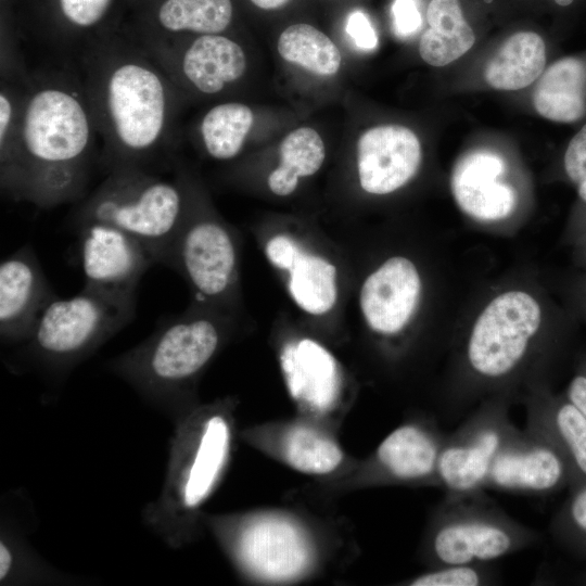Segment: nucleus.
Segmentation results:
<instances>
[{"label":"nucleus","mask_w":586,"mask_h":586,"mask_svg":"<svg viewBox=\"0 0 586 586\" xmlns=\"http://www.w3.org/2000/svg\"><path fill=\"white\" fill-rule=\"evenodd\" d=\"M130 37L157 62L181 93L183 90L204 95L221 93L238 82L247 68L244 49L224 34Z\"/></svg>","instance_id":"9b49d317"},{"label":"nucleus","mask_w":586,"mask_h":586,"mask_svg":"<svg viewBox=\"0 0 586 586\" xmlns=\"http://www.w3.org/2000/svg\"><path fill=\"white\" fill-rule=\"evenodd\" d=\"M417 135L400 125H382L362 132L357 142V170L364 191L390 194L409 182L421 164Z\"/></svg>","instance_id":"6ab92c4d"},{"label":"nucleus","mask_w":586,"mask_h":586,"mask_svg":"<svg viewBox=\"0 0 586 586\" xmlns=\"http://www.w3.org/2000/svg\"><path fill=\"white\" fill-rule=\"evenodd\" d=\"M546 65V47L539 35L519 31L510 36L484 69L486 82L498 90H519L534 82Z\"/></svg>","instance_id":"bb28decb"},{"label":"nucleus","mask_w":586,"mask_h":586,"mask_svg":"<svg viewBox=\"0 0 586 586\" xmlns=\"http://www.w3.org/2000/svg\"><path fill=\"white\" fill-rule=\"evenodd\" d=\"M58 297L29 244L0 264V339L26 343L44 309Z\"/></svg>","instance_id":"dca6fc26"},{"label":"nucleus","mask_w":586,"mask_h":586,"mask_svg":"<svg viewBox=\"0 0 586 586\" xmlns=\"http://www.w3.org/2000/svg\"><path fill=\"white\" fill-rule=\"evenodd\" d=\"M505 160L497 153L476 150L461 156L450 175V191L458 207L469 217L483 222L509 217L517 205L512 186L501 181Z\"/></svg>","instance_id":"aec40b11"},{"label":"nucleus","mask_w":586,"mask_h":586,"mask_svg":"<svg viewBox=\"0 0 586 586\" xmlns=\"http://www.w3.org/2000/svg\"><path fill=\"white\" fill-rule=\"evenodd\" d=\"M571 485L572 473L563 453L527 424L501 448L486 482V488L528 496H547Z\"/></svg>","instance_id":"4468645a"},{"label":"nucleus","mask_w":586,"mask_h":586,"mask_svg":"<svg viewBox=\"0 0 586 586\" xmlns=\"http://www.w3.org/2000/svg\"><path fill=\"white\" fill-rule=\"evenodd\" d=\"M446 434L432 419L415 418L390 432L369 464V480L378 484L438 486L437 462Z\"/></svg>","instance_id":"2eb2a0df"},{"label":"nucleus","mask_w":586,"mask_h":586,"mask_svg":"<svg viewBox=\"0 0 586 586\" xmlns=\"http://www.w3.org/2000/svg\"><path fill=\"white\" fill-rule=\"evenodd\" d=\"M165 267L184 277L200 304L224 300L234 288L238 268L234 239L224 224L192 211L189 190L184 217Z\"/></svg>","instance_id":"f8f14e48"},{"label":"nucleus","mask_w":586,"mask_h":586,"mask_svg":"<svg viewBox=\"0 0 586 586\" xmlns=\"http://www.w3.org/2000/svg\"><path fill=\"white\" fill-rule=\"evenodd\" d=\"M577 193L579 199L586 203V180L577 184Z\"/></svg>","instance_id":"a19ab883"},{"label":"nucleus","mask_w":586,"mask_h":586,"mask_svg":"<svg viewBox=\"0 0 586 586\" xmlns=\"http://www.w3.org/2000/svg\"><path fill=\"white\" fill-rule=\"evenodd\" d=\"M345 30L353 39L355 46L360 50L371 51L377 48V33L368 15L364 11L355 10L348 15Z\"/></svg>","instance_id":"e433bc0d"},{"label":"nucleus","mask_w":586,"mask_h":586,"mask_svg":"<svg viewBox=\"0 0 586 586\" xmlns=\"http://www.w3.org/2000/svg\"><path fill=\"white\" fill-rule=\"evenodd\" d=\"M563 167L568 178L575 184L586 180V124L569 142Z\"/></svg>","instance_id":"f704fd0d"},{"label":"nucleus","mask_w":586,"mask_h":586,"mask_svg":"<svg viewBox=\"0 0 586 586\" xmlns=\"http://www.w3.org/2000/svg\"><path fill=\"white\" fill-rule=\"evenodd\" d=\"M429 28L419 41V53L433 66H445L468 52L475 35L463 16L459 0H431L426 9Z\"/></svg>","instance_id":"a878e982"},{"label":"nucleus","mask_w":586,"mask_h":586,"mask_svg":"<svg viewBox=\"0 0 586 586\" xmlns=\"http://www.w3.org/2000/svg\"><path fill=\"white\" fill-rule=\"evenodd\" d=\"M564 396L586 416V357L570 379Z\"/></svg>","instance_id":"4c0bfd02"},{"label":"nucleus","mask_w":586,"mask_h":586,"mask_svg":"<svg viewBox=\"0 0 586 586\" xmlns=\"http://www.w3.org/2000/svg\"><path fill=\"white\" fill-rule=\"evenodd\" d=\"M539 533L511 518L484 492L446 495L435 510L423 556L433 566L488 564L535 545Z\"/></svg>","instance_id":"1a4fd4ad"},{"label":"nucleus","mask_w":586,"mask_h":586,"mask_svg":"<svg viewBox=\"0 0 586 586\" xmlns=\"http://www.w3.org/2000/svg\"><path fill=\"white\" fill-rule=\"evenodd\" d=\"M268 260L288 272V288L295 304L304 311L321 316L337 300V272L333 264L313 254L292 237L276 234L265 246Z\"/></svg>","instance_id":"412c9836"},{"label":"nucleus","mask_w":586,"mask_h":586,"mask_svg":"<svg viewBox=\"0 0 586 586\" xmlns=\"http://www.w3.org/2000/svg\"><path fill=\"white\" fill-rule=\"evenodd\" d=\"M544 309L528 291L510 289L494 296L473 321L460 354L459 399L485 396L511 399L542 349Z\"/></svg>","instance_id":"39448f33"},{"label":"nucleus","mask_w":586,"mask_h":586,"mask_svg":"<svg viewBox=\"0 0 586 586\" xmlns=\"http://www.w3.org/2000/svg\"><path fill=\"white\" fill-rule=\"evenodd\" d=\"M137 297L82 288L56 297L44 309L25 343L31 362L52 377L67 375L136 317Z\"/></svg>","instance_id":"6e6552de"},{"label":"nucleus","mask_w":586,"mask_h":586,"mask_svg":"<svg viewBox=\"0 0 586 586\" xmlns=\"http://www.w3.org/2000/svg\"><path fill=\"white\" fill-rule=\"evenodd\" d=\"M247 443L272 454L289 468L313 476L329 475L345 462L339 442L309 421H289L268 430V437H246Z\"/></svg>","instance_id":"4be33fe9"},{"label":"nucleus","mask_w":586,"mask_h":586,"mask_svg":"<svg viewBox=\"0 0 586 586\" xmlns=\"http://www.w3.org/2000/svg\"><path fill=\"white\" fill-rule=\"evenodd\" d=\"M188 204L187 178L161 177L141 168H117L77 203L73 226L100 221L139 240L156 264L165 266Z\"/></svg>","instance_id":"423d86ee"},{"label":"nucleus","mask_w":586,"mask_h":586,"mask_svg":"<svg viewBox=\"0 0 586 586\" xmlns=\"http://www.w3.org/2000/svg\"><path fill=\"white\" fill-rule=\"evenodd\" d=\"M524 399L526 424L546 435L565 456L571 488L586 483V416L564 394L555 395L542 384L530 388Z\"/></svg>","instance_id":"5701e85b"},{"label":"nucleus","mask_w":586,"mask_h":586,"mask_svg":"<svg viewBox=\"0 0 586 586\" xmlns=\"http://www.w3.org/2000/svg\"><path fill=\"white\" fill-rule=\"evenodd\" d=\"M231 0H160L155 27L136 37L173 38L222 34L231 24Z\"/></svg>","instance_id":"393cba45"},{"label":"nucleus","mask_w":586,"mask_h":586,"mask_svg":"<svg viewBox=\"0 0 586 586\" xmlns=\"http://www.w3.org/2000/svg\"><path fill=\"white\" fill-rule=\"evenodd\" d=\"M235 400L196 405L175 422L165 479L158 496L142 510L143 524L166 546L180 549L200 535L202 508L231 461Z\"/></svg>","instance_id":"7ed1b4c3"},{"label":"nucleus","mask_w":586,"mask_h":586,"mask_svg":"<svg viewBox=\"0 0 586 586\" xmlns=\"http://www.w3.org/2000/svg\"><path fill=\"white\" fill-rule=\"evenodd\" d=\"M497 573L488 564H446L433 566L405 584L410 586H481L492 585Z\"/></svg>","instance_id":"473e14b6"},{"label":"nucleus","mask_w":586,"mask_h":586,"mask_svg":"<svg viewBox=\"0 0 586 586\" xmlns=\"http://www.w3.org/2000/svg\"><path fill=\"white\" fill-rule=\"evenodd\" d=\"M578 260L586 267V230H582V234L577 241Z\"/></svg>","instance_id":"ea45409f"},{"label":"nucleus","mask_w":586,"mask_h":586,"mask_svg":"<svg viewBox=\"0 0 586 586\" xmlns=\"http://www.w3.org/2000/svg\"><path fill=\"white\" fill-rule=\"evenodd\" d=\"M224 324L188 311L163 320L144 341L107 362L110 372L174 423L198 404L193 385L218 353Z\"/></svg>","instance_id":"20e7f679"},{"label":"nucleus","mask_w":586,"mask_h":586,"mask_svg":"<svg viewBox=\"0 0 586 586\" xmlns=\"http://www.w3.org/2000/svg\"><path fill=\"white\" fill-rule=\"evenodd\" d=\"M535 110L558 123H573L586 114V65L576 58L552 63L540 76L533 93Z\"/></svg>","instance_id":"b1692460"},{"label":"nucleus","mask_w":586,"mask_h":586,"mask_svg":"<svg viewBox=\"0 0 586 586\" xmlns=\"http://www.w3.org/2000/svg\"><path fill=\"white\" fill-rule=\"evenodd\" d=\"M423 281L417 265L392 256L364 281L359 305L367 326L385 337L400 334L411 322L422 297Z\"/></svg>","instance_id":"a211bd4d"},{"label":"nucleus","mask_w":586,"mask_h":586,"mask_svg":"<svg viewBox=\"0 0 586 586\" xmlns=\"http://www.w3.org/2000/svg\"><path fill=\"white\" fill-rule=\"evenodd\" d=\"M511 399L488 397L454 432L445 436L437 462L438 486L446 495L486 489L497 455L519 430L509 415Z\"/></svg>","instance_id":"9d476101"},{"label":"nucleus","mask_w":586,"mask_h":586,"mask_svg":"<svg viewBox=\"0 0 586 586\" xmlns=\"http://www.w3.org/2000/svg\"><path fill=\"white\" fill-rule=\"evenodd\" d=\"M254 124L252 109L240 102H224L211 107L199 126L205 152L218 161L238 156Z\"/></svg>","instance_id":"c85d7f7f"},{"label":"nucleus","mask_w":586,"mask_h":586,"mask_svg":"<svg viewBox=\"0 0 586 586\" xmlns=\"http://www.w3.org/2000/svg\"><path fill=\"white\" fill-rule=\"evenodd\" d=\"M280 162L268 176L272 193L286 196L294 192L298 179L316 174L326 158V148L320 135L313 128L300 127L281 142Z\"/></svg>","instance_id":"cd10ccee"},{"label":"nucleus","mask_w":586,"mask_h":586,"mask_svg":"<svg viewBox=\"0 0 586 586\" xmlns=\"http://www.w3.org/2000/svg\"><path fill=\"white\" fill-rule=\"evenodd\" d=\"M550 532L563 547L586 557V483L571 488L551 520Z\"/></svg>","instance_id":"2f4dec72"},{"label":"nucleus","mask_w":586,"mask_h":586,"mask_svg":"<svg viewBox=\"0 0 586 586\" xmlns=\"http://www.w3.org/2000/svg\"><path fill=\"white\" fill-rule=\"evenodd\" d=\"M73 65L93 114L105 171L170 167L182 93L157 62L130 36L110 33Z\"/></svg>","instance_id":"f03ea898"},{"label":"nucleus","mask_w":586,"mask_h":586,"mask_svg":"<svg viewBox=\"0 0 586 586\" xmlns=\"http://www.w3.org/2000/svg\"><path fill=\"white\" fill-rule=\"evenodd\" d=\"M290 0H251V2L263 10H273L283 7Z\"/></svg>","instance_id":"58836bf2"},{"label":"nucleus","mask_w":586,"mask_h":586,"mask_svg":"<svg viewBox=\"0 0 586 586\" xmlns=\"http://www.w3.org/2000/svg\"><path fill=\"white\" fill-rule=\"evenodd\" d=\"M98 138L74 65L29 71L23 84L15 150L0 168L2 190L15 201L40 208L80 202L99 163Z\"/></svg>","instance_id":"f257e3e1"},{"label":"nucleus","mask_w":586,"mask_h":586,"mask_svg":"<svg viewBox=\"0 0 586 586\" xmlns=\"http://www.w3.org/2000/svg\"><path fill=\"white\" fill-rule=\"evenodd\" d=\"M25 78L17 80L1 79L0 168L9 164L15 150Z\"/></svg>","instance_id":"72a5a7b5"},{"label":"nucleus","mask_w":586,"mask_h":586,"mask_svg":"<svg viewBox=\"0 0 586 586\" xmlns=\"http://www.w3.org/2000/svg\"><path fill=\"white\" fill-rule=\"evenodd\" d=\"M84 288L136 297L143 275L155 263L148 249L122 229L100 221L74 226Z\"/></svg>","instance_id":"ddd939ff"},{"label":"nucleus","mask_w":586,"mask_h":586,"mask_svg":"<svg viewBox=\"0 0 586 586\" xmlns=\"http://www.w3.org/2000/svg\"><path fill=\"white\" fill-rule=\"evenodd\" d=\"M232 564L244 576L265 583L306 577L318 563L311 532L292 514L250 511L202 515Z\"/></svg>","instance_id":"0eeeda50"},{"label":"nucleus","mask_w":586,"mask_h":586,"mask_svg":"<svg viewBox=\"0 0 586 586\" xmlns=\"http://www.w3.org/2000/svg\"><path fill=\"white\" fill-rule=\"evenodd\" d=\"M277 48L283 60L315 75L332 76L341 67L339 48L326 34L308 24H293L285 28Z\"/></svg>","instance_id":"7c9ffc66"},{"label":"nucleus","mask_w":586,"mask_h":586,"mask_svg":"<svg viewBox=\"0 0 586 586\" xmlns=\"http://www.w3.org/2000/svg\"><path fill=\"white\" fill-rule=\"evenodd\" d=\"M391 12L397 37L408 38L419 30L422 18L416 0H394Z\"/></svg>","instance_id":"c9c22d12"},{"label":"nucleus","mask_w":586,"mask_h":586,"mask_svg":"<svg viewBox=\"0 0 586 586\" xmlns=\"http://www.w3.org/2000/svg\"><path fill=\"white\" fill-rule=\"evenodd\" d=\"M114 0H55L62 29L55 64H74L84 50L99 38L95 30L109 14Z\"/></svg>","instance_id":"c756f323"},{"label":"nucleus","mask_w":586,"mask_h":586,"mask_svg":"<svg viewBox=\"0 0 586 586\" xmlns=\"http://www.w3.org/2000/svg\"><path fill=\"white\" fill-rule=\"evenodd\" d=\"M557 4L561 7L570 5L574 0H555Z\"/></svg>","instance_id":"79ce46f5"},{"label":"nucleus","mask_w":586,"mask_h":586,"mask_svg":"<svg viewBox=\"0 0 586 586\" xmlns=\"http://www.w3.org/2000/svg\"><path fill=\"white\" fill-rule=\"evenodd\" d=\"M283 380L297 408L313 419H327L339 409L343 377L332 353L311 339L285 343L279 354Z\"/></svg>","instance_id":"f3484780"}]
</instances>
